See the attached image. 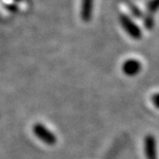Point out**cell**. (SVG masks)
<instances>
[{"instance_id": "1", "label": "cell", "mask_w": 159, "mask_h": 159, "mask_svg": "<svg viewBox=\"0 0 159 159\" xmlns=\"http://www.w3.org/2000/svg\"><path fill=\"white\" fill-rule=\"evenodd\" d=\"M121 24L124 28V30L129 34V36H131L134 39H139L142 37V31L139 28V26L133 22L131 19L128 18L127 16L122 15L120 18Z\"/></svg>"}, {"instance_id": "6", "label": "cell", "mask_w": 159, "mask_h": 159, "mask_svg": "<svg viewBox=\"0 0 159 159\" xmlns=\"http://www.w3.org/2000/svg\"><path fill=\"white\" fill-rule=\"evenodd\" d=\"M159 8V0H151L148 3V11L150 12H155Z\"/></svg>"}, {"instance_id": "4", "label": "cell", "mask_w": 159, "mask_h": 159, "mask_svg": "<svg viewBox=\"0 0 159 159\" xmlns=\"http://www.w3.org/2000/svg\"><path fill=\"white\" fill-rule=\"evenodd\" d=\"M93 11V0H82L81 17L84 22H89L92 17Z\"/></svg>"}, {"instance_id": "5", "label": "cell", "mask_w": 159, "mask_h": 159, "mask_svg": "<svg viewBox=\"0 0 159 159\" xmlns=\"http://www.w3.org/2000/svg\"><path fill=\"white\" fill-rule=\"evenodd\" d=\"M146 152L149 159H156V151H155V139L153 136L149 135L146 139Z\"/></svg>"}, {"instance_id": "2", "label": "cell", "mask_w": 159, "mask_h": 159, "mask_svg": "<svg viewBox=\"0 0 159 159\" xmlns=\"http://www.w3.org/2000/svg\"><path fill=\"white\" fill-rule=\"evenodd\" d=\"M34 133L39 136L40 139H43L44 143L47 144H54L56 141L55 136H54L53 133H51L49 130H48L46 127L43 126L41 124H35V126L33 127Z\"/></svg>"}, {"instance_id": "7", "label": "cell", "mask_w": 159, "mask_h": 159, "mask_svg": "<svg viewBox=\"0 0 159 159\" xmlns=\"http://www.w3.org/2000/svg\"><path fill=\"white\" fill-rule=\"evenodd\" d=\"M152 101H153L155 107H159V93L153 95V97H152Z\"/></svg>"}, {"instance_id": "3", "label": "cell", "mask_w": 159, "mask_h": 159, "mask_svg": "<svg viewBox=\"0 0 159 159\" xmlns=\"http://www.w3.org/2000/svg\"><path fill=\"white\" fill-rule=\"evenodd\" d=\"M142 68V64L141 62L138 61L135 59H130L127 60V61L124 62V64L122 66L123 72L129 77H132V75H138L139 71H141Z\"/></svg>"}, {"instance_id": "8", "label": "cell", "mask_w": 159, "mask_h": 159, "mask_svg": "<svg viewBox=\"0 0 159 159\" xmlns=\"http://www.w3.org/2000/svg\"><path fill=\"white\" fill-rule=\"evenodd\" d=\"M16 1H20V0H16Z\"/></svg>"}]
</instances>
